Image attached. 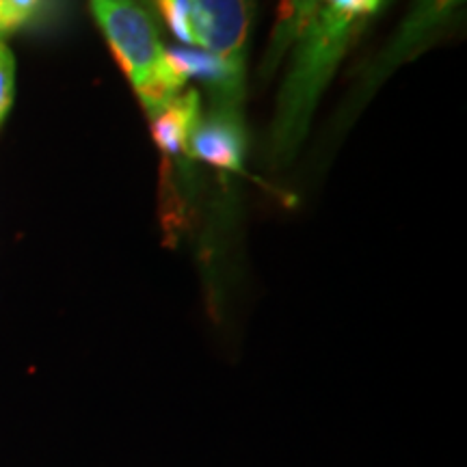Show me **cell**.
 Listing matches in <instances>:
<instances>
[{
	"label": "cell",
	"mask_w": 467,
	"mask_h": 467,
	"mask_svg": "<svg viewBox=\"0 0 467 467\" xmlns=\"http://www.w3.org/2000/svg\"><path fill=\"white\" fill-rule=\"evenodd\" d=\"M134 3H137V5H141V7L145 9V7H151V0H134Z\"/></svg>",
	"instance_id": "9c48e42d"
},
{
	"label": "cell",
	"mask_w": 467,
	"mask_h": 467,
	"mask_svg": "<svg viewBox=\"0 0 467 467\" xmlns=\"http://www.w3.org/2000/svg\"><path fill=\"white\" fill-rule=\"evenodd\" d=\"M195 7L202 48L219 58L234 83L244 89L251 0H195Z\"/></svg>",
	"instance_id": "3957f363"
},
{
	"label": "cell",
	"mask_w": 467,
	"mask_h": 467,
	"mask_svg": "<svg viewBox=\"0 0 467 467\" xmlns=\"http://www.w3.org/2000/svg\"><path fill=\"white\" fill-rule=\"evenodd\" d=\"M323 3H327L329 7H334L337 11H342V14L364 17V16L375 14L379 5H381V0H323Z\"/></svg>",
	"instance_id": "ba28073f"
},
{
	"label": "cell",
	"mask_w": 467,
	"mask_h": 467,
	"mask_svg": "<svg viewBox=\"0 0 467 467\" xmlns=\"http://www.w3.org/2000/svg\"><path fill=\"white\" fill-rule=\"evenodd\" d=\"M16 93V58L0 39V124L9 115Z\"/></svg>",
	"instance_id": "52a82bcc"
},
{
	"label": "cell",
	"mask_w": 467,
	"mask_h": 467,
	"mask_svg": "<svg viewBox=\"0 0 467 467\" xmlns=\"http://www.w3.org/2000/svg\"><path fill=\"white\" fill-rule=\"evenodd\" d=\"M359 25L361 17L342 14L320 0L312 20L299 35L301 44L295 66L279 102L277 121L273 128V141H275L273 150L277 154H288L306 134L314 104Z\"/></svg>",
	"instance_id": "6da1fadb"
},
{
	"label": "cell",
	"mask_w": 467,
	"mask_h": 467,
	"mask_svg": "<svg viewBox=\"0 0 467 467\" xmlns=\"http://www.w3.org/2000/svg\"><path fill=\"white\" fill-rule=\"evenodd\" d=\"M200 119V93H180L159 115L151 117V139L167 154H189L191 134Z\"/></svg>",
	"instance_id": "5b68a950"
},
{
	"label": "cell",
	"mask_w": 467,
	"mask_h": 467,
	"mask_svg": "<svg viewBox=\"0 0 467 467\" xmlns=\"http://www.w3.org/2000/svg\"><path fill=\"white\" fill-rule=\"evenodd\" d=\"M247 151V134L236 109L217 107L200 119L189 141V156L208 165L238 171Z\"/></svg>",
	"instance_id": "277c9868"
},
{
	"label": "cell",
	"mask_w": 467,
	"mask_h": 467,
	"mask_svg": "<svg viewBox=\"0 0 467 467\" xmlns=\"http://www.w3.org/2000/svg\"><path fill=\"white\" fill-rule=\"evenodd\" d=\"M89 7L145 113L156 117L182 93L184 85L167 66L150 11L134 0H89Z\"/></svg>",
	"instance_id": "7a4b0ae2"
},
{
	"label": "cell",
	"mask_w": 467,
	"mask_h": 467,
	"mask_svg": "<svg viewBox=\"0 0 467 467\" xmlns=\"http://www.w3.org/2000/svg\"><path fill=\"white\" fill-rule=\"evenodd\" d=\"M156 9L161 11L162 20L171 28V33L180 42L202 48V31L197 20L195 0H151Z\"/></svg>",
	"instance_id": "8992f818"
}]
</instances>
